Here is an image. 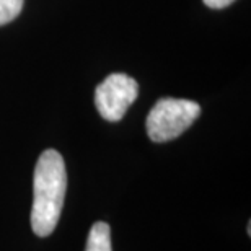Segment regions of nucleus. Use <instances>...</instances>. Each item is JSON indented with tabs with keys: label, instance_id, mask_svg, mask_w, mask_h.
<instances>
[{
	"label": "nucleus",
	"instance_id": "39448f33",
	"mask_svg": "<svg viewBox=\"0 0 251 251\" xmlns=\"http://www.w3.org/2000/svg\"><path fill=\"white\" fill-rule=\"evenodd\" d=\"M25 0H0V26L13 22L23 8Z\"/></svg>",
	"mask_w": 251,
	"mask_h": 251
},
{
	"label": "nucleus",
	"instance_id": "20e7f679",
	"mask_svg": "<svg viewBox=\"0 0 251 251\" xmlns=\"http://www.w3.org/2000/svg\"><path fill=\"white\" fill-rule=\"evenodd\" d=\"M85 251H113L111 250V228L106 222H95L90 228Z\"/></svg>",
	"mask_w": 251,
	"mask_h": 251
},
{
	"label": "nucleus",
	"instance_id": "423d86ee",
	"mask_svg": "<svg viewBox=\"0 0 251 251\" xmlns=\"http://www.w3.org/2000/svg\"><path fill=\"white\" fill-rule=\"evenodd\" d=\"M202 2L207 5L209 8H214V10H220V8H225L228 7L230 3H233L235 0H202Z\"/></svg>",
	"mask_w": 251,
	"mask_h": 251
},
{
	"label": "nucleus",
	"instance_id": "f257e3e1",
	"mask_svg": "<svg viewBox=\"0 0 251 251\" xmlns=\"http://www.w3.org/2000/svg\"><path fill=\"white\" fill-rule=\"evenodd\" d=\"M67 172L62 155L48 149L39 155L33 178L31 228L38 237H49L61 217L64 207Z\"/></svg>",
	"mask_w": 251,
	"mask_h": 251
},
{
	"label": "nucleus",
	"instance_id": "f03ea898",
	"mask_svg": "<svg viewBox=\"0 0 251 251\" xmlns=\"http://www.w3.org/2000/svg\"><path fill=\"white\" fill-rule=\"evenodd\" d=\"M201 106L196 101L181 98H162L150 109L147 123V134L150 140L157 144L168 142L179 137L189 126L199 118Z\"/></svg>",
	"mask_w": 251,
	"mask_h": 251
},
{
	"label": "nucleus",
	"instance_id": "7ed1b4c3",
	"mask_svg": "<svg viewBox=\"0 0 251 251\" xmlns=\"http://www.w3.org/2000/svg\"><path fill=\"white\" fill-rule=\"evenodd\" d=\"M139 95L137 82L126 74H111L95 90V104L106 121H121Z\"/></svg>",
	"mask_w": 251,
	"mask_h": 251
}]
</instances>
